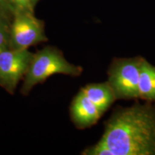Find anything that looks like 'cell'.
I'll return each instance as SVG.
<instances>
[{
    "label": "cell",
    "mask_w": 155,
    "mask_h": 155,
    "mask_svg": "<svg viewBox=\"0 0 155 155\" xmlns=\"http://www.w3.org/2000/svg\"><path fill=\"white\" fill-rule=\"evenodd\" d=\"M98 144L109 155H155V103L114 109Z\"/></svg>",
    "instance_id": "obj_1"
},
{
    "label": "cell",
    "mask_w": 155,
    "mask_h": 155,
    "mask_svg": "<svg viewBox=\"0 0 155 155\" xmlns=\"http://www.w3.org/2000/svg\"><path fill=\"white\" fill-rule=\"evenodd\" d=\"M82 71V68L70 63L57 48L45 47L33 55L25 76L22 93L28 94L37 84L44 82L53 75L78 76Z\"/></svg>",
    "instance_id": "obj_2"
},
{
    "label": "cell",
    "mask_w": 155,
    "mask_h": 155,
    "mask_svg": "<svg viewBox=\"0 0 155 155\" xmlns=\"http://www.w3.org/2000/svg\"><path fill=\"white\" fill-rule=\"evenodd\" d=\"M143 58H114L108 71V83L116 99L139 98L138 83Z\"/></svg>",
    "instance_id": "obj_3"
},
{
    "label": "cell",
    "mask_w": 155,
    "mask_h": 155,
    "mask_svg": "<svg viewBox=\"0 0 155 155\" xmlns=\"http://www.w3.org/2000/svg\"><path fill=\"white\" fill-rule=\"evenodd\" d=\"M46 40L43 25L34 16L33 12L15 11L9 34L10 49L28 50L31 46Z\"/></svg>",
    "instance_id": "obj_4"
},
{
    "label": "cell",
    "mask_w": 155,
    "mask_h": 155,
    "mask_svg": "<svg viewBox=\"0 0 155 155\" xmlns=\"http://www.w3.org/2000/svg\"><path fill=\"white\" fill-rule=\"evenodd\" d=\"M33 53L28 50L7 49L0 53V86L9 94L15 92L25 78Z\"/></svg>",
    "instance_id": "obj_5"
},
{
    "label": "cell",
    "mask_w": 155,
    "mask_h": 155,
    "mask_svg": "<svg viewBox=\"0 0 155 155\" xmlns=\"http://www.w3.org/2000/svg\"><path fill=\"white\" fill-rule=\"evenodd\" d=\"M102 114L81 90L75 96L71 104V118L75 125L80 129L95 124Z\"/></svg>",
    "instance_id": "obj_6"
},
{
    "label": "cell",
    "mask_w": 155,
    "mask_h": 155,
    "mask_svg": "<svg viewBox=\"0 0 155 155\" xmlns=\"http://www.w3.org/2000/svg\"><path fill=\"white\" fill-rule=\"evenodd\" d=\"M102 114L116 100L113 89L107 82L91 83L81 89Z\"/></svg>",
    "instance_id": "obj_7"
},
{
    "label": "cell",
    "mask_w": 155,
    "mask_h": 155,
    "mask_svg": "<svg viewBox=\"0 0 155 155\" xmlns=\"http://www.w3.org/2000/svg\"><path fill=\"white\" fill-rule=\"evenodd\" d=\"M139 98L155 103V66L143 58L138 83Z\"/></svg>",
    "instance_id": "obj_8"
},
{
    "label": "cell",
    "mask_w": 155,
    "mask_h": 155,
    "mask_svg": "<svg viewBox=\"0 0 155 155\" xmlns=\"http://www.w3.org/2000/svg\"><path fill=\"white\" fill-rule=\"evenodd\" d=\"M9 34L10 28L0 19V53L9 48Z\"/></svg>",
    "instance_id": "obj_9"
},
{
    "label": "cell",
    "mask_w": 155,
    "mask_h": 155,
    "mask_svg": "<svg viewBox=\"0 0 155 155\" xmlns=\"http://www.w3.org/2000/svg\"><path fill=\"white\" fill-rule=\"evenodd\" d=\"M14 11H28L33 12L32 0H8Z\"/></svg>",
    "instance_id": "obj_10"
},
{
    "label": "cell",
    "mask_w": 155,
    "mask_h": 155,
    "mask_svg": "<svg viewBox=\"0 0 155 155\" xmlns=\"http://www.w3.org/2000/svg\"><path fill=\"white\" fill-rule=\"evenodd\" d=\"M9 5L8 0H0V8L2 7H6Z\"/></svg>",
    "instance_id": "obj_11"
},
{
    "label": "cell",
    "mask_w": 155,
    "mask_h": 155,
    "mask_svg": "<svg viewBox=\"0 0 155 155\" xmlns=\"http://www.w3.org/2000/svg\"><path fill=\"white\" fill-rule=\"evenodd\" d=\"M35 0H32V2H33V3H34V2H35Z\"/></svg>",
    "instance_id": "obj_12"
}]
</instances>
